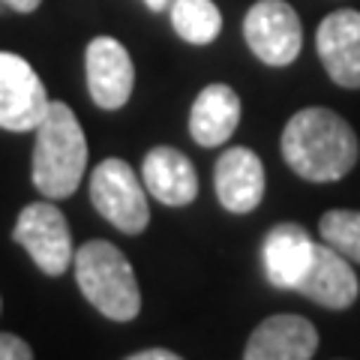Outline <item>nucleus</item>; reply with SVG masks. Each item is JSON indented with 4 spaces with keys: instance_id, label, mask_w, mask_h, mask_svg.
Wrapping results in <instances>:
<instances>
[{
    "instance_id": "1",
    "label": "nucleus",
    "mask_w": 360,
    "mask_h": 360,
    "mask_svg": "<svg viewBox=\"0 0 360 360\" xmlns=\"http://www.w3.org/2000/svg\"><path fill=\"white\" fill-rule=\"evenodd\" d=\"M283 156L288 168L312 184L342 180L357 165L360 144L354 129L336 111L300 108L283 129Z\"/></svg>"
},
{
    "instance_id": "2",
    "label": "nucleus",
    "mask_w": 360,
    "mask_h": 360,
    "mask_svg": "<svg viewBox=\"0 0 360 360\" xmlns=\"http://www.w3.org/2000/svg\"><path fill=\"white\" fill-rule=\"evenodd\" d=\"M33 144V186L42 198H70L87 168V139L66 103H49Z\"/></svg>"
},
{
    "instance_id": "3",
    "label": "nucleus",
    "mask_w": 360,
    "mask_h": 360,
    "mask_svg": "<svg viewBox=\"0 0 360 360\" xmlns=\"http://www.w3.org/2000/svg\"><path fill=\"white\" fill-rule=\"evenodd\" d=\"M75 279L90 307L111 321H132L141 309V291L135 283L132 264L115 243L87 240L75 250Z\"/></svg>"
},
{
    "instance_id": "4",
    "label": "nucleus",
    "mask_w": 360,
    "mask_h": 360,
    "mask_svg": "<svg viewBox=\"0 0 360 360\" xmlns=\"http://www.w3.org/2000/svg\"><path fill=\"white\" fill-rule=\"evenodd\" d=\"M90 201L96 213L123 234H139L148 229V186L127 160H105L90 174Z\"/></svg>"
},
{
    "instance_id": "5",
    "label": "nucleus",
    "mask_w": 360,
    "mask_h": 360,
    "mask_svg": "<svg viewBox=\"0 0 360 360\" xmlns=\"http://www.w3.org/2000/svg\"><path fill=\"white\" fill-rule=\"evenodd\" d=\"M15 243L27 250L45 276H63L66 267L72 264L75 250H72V234L70 222L60 213V207L51 205V198L27 205L18 213L15 229H13Z\"/></svg>"
},
{
    "instance_id": "6",
    "label": "nucleus",
    "mask_w": 360,
    "mask_h": 360,
    "mask_svg": "<svg viewBox=\"0 0 360 360\" xmlns=\"http://www.w3.org/2000/svg\"><path fill=\"white\" fill-rule=\"evenodd\" d=\"M243 39L250 51L267 66H288L297 60L303 27L285 0H258L243 18Z\"/></svg>"
},
{
    "instance_id": "7",
    "label": "nucleus",
    "mask_w": 360,
    "mask_h": 360,
    "mask_svg": "<svg viewBox=\"0 0 360 360\" xmlns=\"http://www.w3.org/2000/svg\"><path fill=\"white\" fill-rule=\"evenodd\" d=\"M49 103L37 70L13 51H0V129L33 132L49 111Z\"/></svg>"
},
{
    "instance_id": "8",
    "label": "nucleus",
    "mask_w": 360,
    "mask_h": 360,
    "mask_svg": "<svg viewBox=\"0 0 360 360\" xmlns=\"http://www.w3.org/2000/svg\"><path fill=\"white\" fill-rule=\"evenodd\" d=\"M84 70H87V90L90 99L105 108L117 111L129 103L132 84H135V66L129 51L115 37H96L84 51Z\"/></svg>"
},
{
    "instance_id": "9",
    "label": "nucleus",
    "mask_w": 360,
    "mask_h": 360,
    "mask_svg": "<svg viewBox=\"0 0 360 360\" xmlns=\"http://www.w3.org/2000/svg\"><path fill=\"white\" fill-rule=\"evenodd\" d=\"M315 49L324 72L340 87H360V13L340 9L319 25Z\"/></svg>"
},
{
    "instance_id": "10",
    "label": "nucleus",
    "mask_w": 360,
    "mask_h": 360,
    "mask_svg": "<svg viewBox=\"0 0 360 360\" xmlns=\"http://www.w3.org/2000/svg\"><path fill=\"white\" fill-rule=\"evenodd\" d=\"M295 291L307 295L309 300L321 303L328 309H348L360 295V283L352 270V262L345 255H340L328 243H315L312 262L307 267V274L300 276V283Z\"/></svg>"
},
{
    "instance_id": "11",
    "label": "nucleus",
    "mask_w": 360,
    "mask_h": 360,
    "mask_svg": "<svg viewBox=\"0 0 360 360\" xmlns=\"http://www.w3.org/2000/svg\"><path fill=\"white\" fill-rule=\"evenodd\" d=\"M319 352V333L303 315H270L252 330L246 360H309Z\"/></svg>"
},
{
    "instance_id": "12",
    "label": "nucleus",
    "mask_w": 360,
    "mask_h": 360,
    "mask_svg": "<svg viewBox=\"0 0 360 360\" xmlns=\"http://www.w3.org/2000/svg\"><path fill=\"white\" fill-rule=\"evenodd\" d=\"M213 186L229 213H250L264 198V165L250 148H231L219 156Z\"/></svg>"
},
{
    "instance_id": "13",
    "label": "nucleus",
    "mask_w": 360,
    "mask_h": 360,
    "mask_svg": "<svg viewBox=\"0 0 360 360\" xmlns=\"http://www.w3.org/2000/svg\"><path fill=\"white\" fill-rule=\"evenodd\" d=\"M141 180L148 193L168 207L193 205L198 195V174L195 165L189 162L177 148H153L141 162Z\"/></svg>"
},
{
    "instance_id": "14",
    "label": "nucleus",
    "mask_w": 360,
    "mask_h": 360,
    "mask_svg": "<svg viewBox=\"0 0 360 360\" xmlns=\"http://www.w3.org/2000/svg\"><path fill=\"white\" fill-rule=\"evenodd\" d=\"M312 250H315V243L309 240V234L300 225L283 222L276 229H270L262 246V262H264L267 279L276 288H295L312 262Z\"/></svg>"
},
{
    "instance_id": "15",
    "label": "nucleus",
    "mask_w": 360,
    "mask_h": 360,
    "mask_svg": "<svg viewBox=\"0 0 360 360\" xmlns=\"http://www.w3.org/2000/svg\"><path fill=\"white\" fill-rule=\"evenodd\" d=\"M240 123V96L229 84H207L189 111V135L201 148H219Z\"/></svg>"
},
{
    "instance_id": "16",
    "label": "nucleus",
    "mask_w": 360,
    "mask_h": 360,
    "mask_svg": "<svg viewBox=\"0 0 360 360\" xmlns=\"http://www.w3.org/2000/svg\"><path fill=\"white\" fill-rule=\"evenodd\" d=\"M172 25L180 39H186L193 45H207L219 37L222 13L213 0H174Z\"/></svg>"
},
{
    "instance_id": "17",
    "label": "nucleus",
    "mask_w": 360,
    "mask_h": 360,
    "mask_svg": "<svg viewBox=\"0 0 360 360\" xmlns=\"http://www.w3.org/2000/svg\"><path fill=\"white\" fill-rule=\"evenodd\" d=\"M321 240L360 264V210H328L319 222Z\"/></svg>"
},
{
    "instance_id": "18",
    "label": "nucleus",
    "mask_w": 360,
    "mask_h": 360,
    "mask_svg": "<svg viewBox=\"0 0 360 360\" xmlns=\"http://www.w3.org/2000/svg\"><path fill=\"white\" fill-rule=\"evenodd\" d=\"M33 348L15 333H0V360H30Z\"/></svg>"
},
{
    "instance_id": "19",
    "label": "nucleus",
    "mask_w": 360,
    "mask_h": 360,
    "mask_svg": "<svg viewBox=\"0 0 360 360\" xmlns=\"http://www.w3.org/2000/svg\"><path fill=\"white\" fill-rule=\"evenodd\" d=\"M180 354L168 352V348H141V352L129 354V360H177Z\"/></svg>"
},
{
    "instance_id": "20",
    "label": "nucleus",
    "mask_w": 360,
    "mask_h": 360,
    "mask_svg": "<svg viewBox=\"0 0 360 360\" xmlns=\"http://www.w3.org/2000/svg\"><path fill=\"white\" fill-rule=\"evenodd\" d=\"M4 6H9V9H15V13H33L42 0H0Z\"/></svg>"
},
{
    "instance_id": "21",
    "label": "nucleus",
    "mask_w": 360,
    "mask_h": 360,
    "mask_svg": "<svg viewBox=\"0 0 360 360\" xmlns=\"http://www.w3.org/2000/svg\"><path fill=\"white\" fill-rule=\"evenodd\" d=\"M144 4H148V6L153 9V13H162V9H165V4H168V0H144Z\"/></svg>"
}]
</instances>
